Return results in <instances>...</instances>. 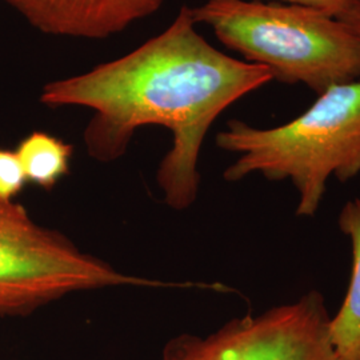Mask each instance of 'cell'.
Wrapping results in <instances>:
<instances>
[{
  "label": "cell",
  "mask_w": 360,
  "mask_h": 360,
  "mask_svg": "<svg viewBox=\"0 0 360 360\" xmlns=\"http://www.w3.org/2000/svg\"><path fill=\"white\" fill-rule=\"evenodd\" d=\"M178 287L116 270L67 236L0 200V316H27L65 296L110 287Z\"/></svg>",
  "instance_id": "4"
},
{
  "label": "cell",
  "mask_w": 360,
  "mask_h": 360,
  "mask_svg": "<svg viewBox=\"0 0 360 360\" xmlns=\"http://www.w3.org/2000/svg\"><path fill=\"white\" fill-rule=\"evenodd\" d=\"M193 20L272 80L316 95L360 80V38L346 22L316 8L281 1L207 0Z\"/></svg>",
  "instance_id": "3"
},
{
  "label": "cell",
  "mask_w": 360,
  "mask_h": 360,
  "mask_svg": "<svg viewBox=\"0 0 360 360\" xmlns=\"http://www.w3.org/2000/svg\"><path fill=\"white\" fill-rule=\"evenodd\" d=\"M331 316L322 294L247 314L207 335L168 340L160 360H338L330 342Z\"/></svg>",
  "instance_id": "5"
},
{
  "label": "cell",
  "mask_w": 360,
  "mask_h": 360,
  "mask_svg": "<svg viewBox=\"0 0 360 360\" xmlns=\"http://www.w3.org/2000/svg\"><path fill=\"white\" fill-rule=\"evenodd\" d=\"M272 82L270 71L219 51L196 31L191 7L135 51L90 72L47 83L40 102L47 107L94 111L84 129L91 158L115 162L134 134L162 126L172 135L156 172L168 207L193 206L200 188L199 156L207 132L236 101Z\"/></svg>",
  "instance_id": "1"
},
{
  "label": "cell",
  "mask_w": 360,
  "mask_h": 360,
  "mask_svg": "<svg viewBox=\"0 0 360 360\" xmlns=\"http://www.w3.org/2000/svg\"><path fill=\"white\" fill-rule=\"evenodd\" d=\"M15 153L27 181L50 191L70 174L74 147L50 134L35 131L19 143Z\"/></svg>",
  "instance_id": "8"
},
{
  "label": "cell",
  "mask_w": 360,
  "mask_h": 360,
  "mask_svg": "<svg viewBox=\"0 0 360 360\" xmlns=\"http://www.w3.org/2000/svg\"><path fill=\"white\" fill-rule=\"evenodd\" d=\"M26 183L16 153L0 148V200H15Z\"/></svg>",
  "instance_id": "9"
},
{
  "label": "cell",
  "mask_w": 360,
  "mask_h": 360,
  "mask_svg": "<svg viewBox=\"0 0 360 360\" xmlns=\"http://www.w3.org/2000/svg\"><path fill=\"white\" fill-rule=\"evenodd\" d=\"M262 1H267V0H262ZM271 1H281V3L299 4V6L316 8V10L330 13L343 22H347L348 18L351 16V13L358 4V0H271Z\"/></svg>",
  "instance_id": "10"
},
{
  "label": "cell",
  "mask_w": 360,
  "mask_h": 360,
  "mask_svg": "<svg viewBox=\"0 0 360 360\" xmlns=\"http://www.w3.org/2000/svg\"><path fill=\"white\" fill-rule=\"evenodd\" d=\"M39 31L104 39L156 13L166 0H6Z\"/></svg>",
  "instance_id": "6"
},
{
  "label": "cell",
  "mask_w": 360,
  "mask_h": 360,
  "mask_svg": "<svg viewBox=\"0 0 360 360\" xmlns=\"http://www.w3.org/2000/svg\"><path fill=\"white\" fill-rule=\"evenodd\" d=\"M346 23L352 27V30L358 34V37L360 38V0H358V4L355 7V10L352 11Z\"/></svg>",
  "instance_id": "11"
},
{
  "label": "cell",
  "mask_w": 360,
  "mask_h": 360,
  "mask_svg": "<svg viewBox=\"0 0 360 360\" xmlns=\"http://www.w3.org/2000/svg\"><path fill=\"white\" fill-rule=\"evenodd\" d=\"M215 142L238 155L224 179L235 183L257 174L271 181L290 180L299 196L296 217L312 218L328 180L346 183L360 174V80L324 91L303 114L276 127L232 119Z\"/></svg>",
  "instance_id": "2"
},
{
  "label": "cell",
  "mask_w": 360,
  "mask_h": 360,
  "mask_svg": "<svg viewBox=\"0 0 360 360\" xmlns=\"http://www.w3.org/2000/svg\"><path fill=\"white\" fill-rule=\"evenodd\" d=\"M338 226L351 243L352 269L343 303L328 323V335L338 360H360V198L343 206Z\"/></svg>",
  "instance_id": "7"
}]
</instances>
